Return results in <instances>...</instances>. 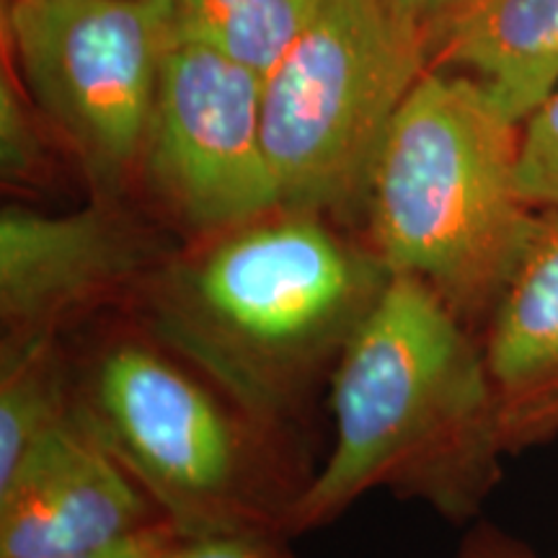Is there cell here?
<instances>
[{
  "instance_id": "cell-1",
  "label": "cell",
  "mask_w": 558,
  "mask_h": 558,
  "mask_svg": "<svg viewBox=\"0 0 558 558\" xmlns=\"http://www.w3.org/2000/svg\"><path fill=\"white\" fill-rule=\"evenodd\" d=\"M341 220L277 207L186 239L120 313L295 442L390 271Z\"/></svg>"
},
{
  "instance_id": "cell-2",
  "label": "cell",
  "mask_w": 558,
  "mask_h": 558,
  "mask_svg": "<svg viewBox=\"0 0 558 558\" xmlns=\"http://www.w3.org/2000/svg\"><path fill=\"white\" fill-rule=\"evenodd\" d=\"M329 388L331 450L292 507L290 538L331 525L378 488L452 525L476 518L507 450L481 339L435 290L390 277Z\"/></svg>"
},
{
  "instance_id": "cell-3",
  "label": "cell",
  "mask_w": 558,
  "mask_h": 558,
  "mask_svg": "<svg viewBox=\"0 0 558 558\" xmlns=\"http://www.w3.org/2000/svg\"><path fill=\"white\" fill-rule=\"evenodd\" d=\"M522 124L476 81L429 68L369 171L365 241L390 275L414 277L481 339L520 267L535 215L518 186Z\"/></svg>"
},
{
  "instance_id": "cell-4",
  "label": "cell",
  "mask_w": 558,
  "mask_h": 558,
  "mask_svg": "<svg viewBox=\"0 0 558 558\" xmlns=\"http://www.w3.org/2000/svg\"><path fill=\"white\" fill-rule=\"evenodd\" d=\"M73 360L75 411L186 541L288 535L308 484L295 442L114 311ZM290 538V535H288Z\"/></svg>"
},
{
  "instance_id": "cell-5",
  "label": "cell",
  "mask_w": 558,
  "mask_h": 558,
  "mask_svg": "<svg viewBox=\"0 0 558 558\" xmlns=\"http://www.w3.org/2000/svg\"><path fill=\"white\" fill-rule=\"evenodd\" d=\"M429 70L427 34L393 0H318L264 78V145L282 207L362 213L383 137Z\"/></svg>"
},
{
  "instance_id": "cell-6",
  "label": "cell",
  "mask_w": 558,
  "mask_h": 558,
  "mask_svg": "<svg viewBox=\"0 0 558 558\" xmlns=\"http://www.w3.org/2000/svg\"><path fill=\"white\" fill-rule=\"evenodd\" d=\"M21 86L78 158L96 197L120 199L140 173L163 58L169 0H11Z\"/></svg>"
},
{
  "instance_id": "cell-7",
  "label": "cell",
  "mask_w": 558,
  "mask_h": 558,
  "mask_svg": "<svg viewBox=\"0 0 558 558\" xmlns=\"http://www.w3.org/2000/svg\"><path fill=\"white\" fill-rule=\"evenodd\" d=\"M262 88L254 70L173 37L137 177L181 241L282 207L264 145Z\"/></svg>"
},
{
  "instance_id": "cell-8",
  "label": "cell",
  "mask_w": 558,
  "mask_h": 558,
  "mask_svg": "<svg viewBox=\"0 0 558 558\" xmlns=\"http://www.w3.org/2000/svg\"><path fill=\"white\" fill-rule=\"evenodd\" d=\"M173 246L120 207V199L96 197L73 213L5 205L0 213L3 339H62L81 320L122 311Z\"/></svg>"
},
{
  "instance_id": "cell-9",
  "label": "cell",
  "mask_w": 558,
  "mask_h": 558,
  "mask_svg": "<svg viewBox=\"0 0 558 558\" xmlns=\"http://www.w3.org/2000/svg\"><path fill=\"white\" fill-rule=\"evenodd\" d=\"M166 520L78 411L0 478V558H60Z\"/></svg>"
},
{
  "instance_id": "cell-10",
  "label": "cell",
  "mask_w": 558,
  "mask_h": 558,
  "mask_svg": "<svg viewBox=\"0 0 558 558\" xmlns=\"http://www.w3.org/2000/svg\"><path fill=\"white\" fill-rule=\"evenodd\" d=\"M507 456L558 437V209H538L520 267L481 333Z\"/></svg>"
},
{
  "instance_id": "cell-11",
  "label": "cell",
  "mask_w": 558,
  "mask_h": 558,
  "mask_svg": "<svg viewBox=\"0 0 558 558\" xmlns=\"http://www.w3.org/2000/svg\"><path fill=\"white\" fill-rule=\"evenodd\" d=\"M429 68L476 81L512 122L558 88V0H448L427 26Z\"/></svg>"
},
{
  "instance_id": "cell-12",
  "label": "cell",
  "mask_w": 558,
  "mask_h": 558,
  "mask_svg": "<svg viewBox=\"0 0 558 558\" xmlns=\"http://www.w3.org/2000/svg\"><path fill=\"white\" fill-rule=\"evenodd\" d=\"M75 411L62 339H0V478Z\"/></svg>"
},
{
  "instance_id": "cell-13",
  "label": "cell",
  "mask_w": 558,
  "mask_h": 558,
  "mask_svg": "<svg viewBox=\"0 0 558 558\" xmlns=\"http://www.w3.org/2000/svg\"><path fill=\"white\" fill-rule=\"evenodd\" d=\"M318 0H169L173 37L197 41L267 78Z\"/></svg>"
},
{
  "instance_id": "cell-14",
  "label": "cell",
  "mask_w": 558,
  "mask_h": 558,
  "mask_svg": "<svg viewBox=\"0 0 558 558\" xmlns=\"http://www.w3.org/2000/svg\"><path fill=\"white\" fill-rule=\"evenodd\" d=\"M45 117L21 86L19 75L3 70L0 83V173L11 186L37 184L47 173Z\"/></svg>"
},
{
  "instance_id": "cell-15",
  "label": "cell",
  "mask_w": 558,
  "mask_h": 558,
  "mask_svg": "<svg viewBox=\"0 0 558 558\" xmlns=\"http://www.w3.org/2000/svg\"><path fill=\"white\" fill-rule=\"evenodd\" d=\"M518 186L533 209H558V88L522 124Z\"/></svg>"
},
{
  "instance_id": "cell-16",
  "label": "cell",
  "mask_w": 558,
  "mask_h": 558,
  "mask_svg": "<svg viewBox=\"0 0 558 558\" xmlns=\"http://www.w3.org/2000/svg\"><path fill=\"white\" fill-rule=\"evenodd\" d=\"M177 558H295L288 548V535L279 533H233L213 538L184 541Z\"/></svg>"
},
{
  "instance_id": "cell-17",
  "label": "cell",
  "mask_w": 558,
  "mask_h": 558,
  "mask_svg": "<svg viewBox=\"0 0 558 558\" xmlns=\"http://www.w3.org/2000/svg\"><path fill=\"white\" fill-rule=\"evenodd\" d=\"M184 541V535L169 520H158L101 548H90L83 550V554L60 558H177Z\"/></svg>"
},
{
  "instance_id": "cell-18",
  "label": "cell",
  "mask_w": 558,
  "mask_h": 558,
  "mask_svg": "<svg viewBox=\"0 0 558 558\" xmlns=\"http://www.w3.org/2000/svg\"><path fill=\"white\" fill-rule=\"evenodd\" d=\"M458 558H541L527 543H522L505 530L481 522L465 535L463 546L458 550Z\"/></svg>"
},
{
  "instance_id": "cell-19",
  "label": "cell",
  "mask_w": 558,
  "mask_h": 558,
  "mask_svg": "<svg viewBox=\"0 0 558 558\" xmlns=\"http://www.w3.org/2000/svg\"><path fill=\"white\" fill-rule=\"evenodd\" d=\"M442 3L445 0H393L396 11L407 21H411V24L418 26V29H424V34H427L429 21Z\"/></svg>"
},
{
  "instance_id": "cell-20",
  "label": "cell",
  "mask_w": 558,
  "mask_h": 558,
  "mask_svg": "<svg viewBox=\"0 0 558 558\" xmlns=\"http://www.w3.org/2000/svg\"><path fill=\"white\" fill-rule=\"evenodd\" d=\"M445 3H448V0H445ZM445 3H442V5H445ZM442 5H439V9H442ZM439 9H437V11H439Z\"/></svg>"
}]
</instances>
